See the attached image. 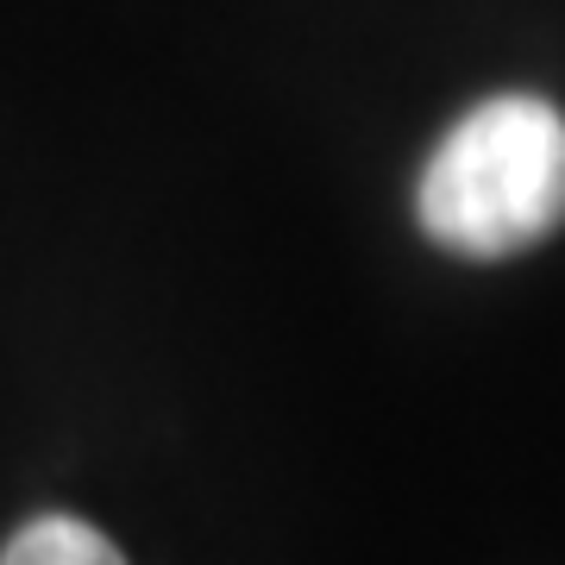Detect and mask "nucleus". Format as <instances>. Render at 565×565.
I'll use <instances>...</instances> for the list:
<instances>
[{
    "mask_svg": "<svg viewBox=\"0 0 565 565\" xmlns=\"http://www.w3.org/2000/svg\"><path fill=\"white\" fill-rule=\"evenodd\" d=\"M0 565H126V553L76 515H39L7 541Z\"/></svg>",
    "mask_w": 565,
    "mask_h": 565,
    "instance_id": "obj_2",
    "label": "nucleus"
},
{
    "mask_svg": "<svg viewBox=\"0 0 565 565\" xmlns=\"http://www.w3.org/2000/svg\"><path fill=\"white\" fill-rule=\"evenodd\" d=\"M415 221L452 258H515L565 226V114L541 95H490L422 163Z\"/></svg>",
    "mask_w": 565,
    "mask_h": 565,
    "instance_id": "obj_1",
    "label": "nucleus"
}]
</instances>
